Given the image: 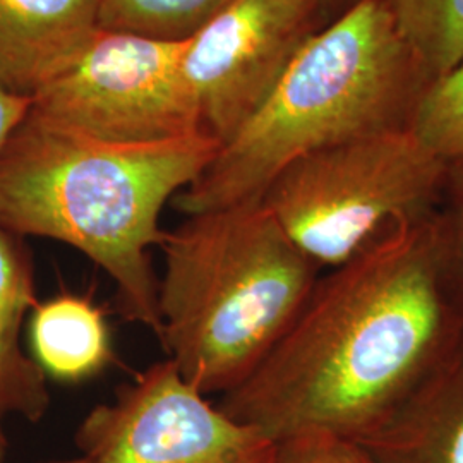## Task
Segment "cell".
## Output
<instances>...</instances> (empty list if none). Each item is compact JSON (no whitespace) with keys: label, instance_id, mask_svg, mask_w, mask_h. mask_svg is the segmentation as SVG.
<instances>
[{"label":"cell","instance_id":"9a60e30c","mask_svg":"<svg viewBox=\"0 0 463 463\" xmlns=\"http://www.w3.org/2000/svg\"><path fill=\"white\" fill-rule=\"evenodd\" d=\"M409 129L443 162L463 158V59L426 86L415 103Z\"/></svg>","mask_w":463,"mask_h":463},{"label":"cell","instance_id":"d6986e66","mask_svg":"<svg viewBox=\"0 0 463 463\" xmlns=\"http://www.w3.org/2000/svg\"><path fill=\"white\" fill-rule=\"evenodd\" d=\"M447 196L449 201L463 203V158L448 164Z\"/></svg>","mask_w":463,"mask_h":463},{"label":"cell","instance_id":"e0dca14e","mask_svg":"<svg viewBox=\"0 0 463 463\" xmlns=\"http://www.w3.org/2000/svg\"><path fill=\"white\" fill-rule=\"evenodd\" d=\"M275 463H376L357 443L307 432L277 443Z\"/></svg>","mask_w":463,"mask_h":463},{"label":"cell","instance_id":"7402d4cb","mask_svg":"<svg viewBox=\"0 0 463 463\" xmlns=\"http://www.w3.org/2000/svg\"><path fill=\"white\" fill-rule=\"evenodd\" d=\"M49 463H93L90 458H86V457H78V458H71V460H57V462H49Z\"/></svg>","mask_w":463,"mask_h":463},{"label":"cell","instance_id":"8fae6325","mask_svg":"<svg viewBox=\"0 0 463 463\" xmlns=\"http://www.w3.org/2000/svg\"><path fill=\"white\" fill-rule=\"evenodd\" d=\"M32 256L23 237L0 225V417L38 422L49 412V378L21 347V330L36 306Z\"/></svg>","mask_w":463,"mask_h":463},{"label":"cell","instance_id":"9c48e42d","mask_svg":"<svg viewBox=\"0 0 463 463\" xmlns=\"http://www.w3.org/2000/svg\"><path fill=\"white\" fill-rule=\"evenodd\" d=\"M99 0H0V86L33 99L99 30Z\"/></svg>","mask_w":463,"mask_h":463},{"label":"cell","instance_id":"ba28073f","mask_svg":"<svg viewBox=\"0 0 463 463\" xmlns=\"http://www.w3.org/2000/svg\"><path fill=\"white\" fill-rule=\"evenodd\" d=\"M317 17L311 0H231L187 38L184 80L201 129L229 141L265 103Z\"/></svg>","mask_w":463,"mask_h":463},{"label":"cell","instance_id":"44dd1931","mask_svg":"<svg viewBox=\"0 0 463 463\" xmlns=\"http://www.w3.org/2000/svg\"><path fill=\"white\" fill-rule=\"evenodd\" d=\"M5 453H7V439L4 436V430L0 428V463H5Z\"/></svg>","mask_w":463,"mask_h":463},{"label":"cell","instance_id":"ac0fdd59","mask_svg":"<svg viewBox=\"0 0 463 463\" xmlns=\"http://www.w3.org/2000/svg\"><path fill=\"white\" fill-rule=\"evenodd\" d=\"M33 99L23 97L0 86V153L21 122L32 110Z\"/></svg>","mask_w":463,"mask_h":463},{"label":"cell","instance_id":"30bf717a","mask_svg":"<svg viewBox=\"0 0 463 463\" xmlns=\"http://www.w3.org/2000/svg\"><path fill=\"white\" fill-rule=\"evenodd\" d=\"M359 447L376 463H463V335Z\"/></svg>","mask_w":463,"mask_h":463},{"label":"cell","instance_id":"2e32d148","mask_svg":"<svg viewBox=\"0 0 463 463\" xmlns=\"http://www.w3.org/2000/svg\"><path fill=\"white\" fill-rule=\"evenodd\" d=\"M434 235L448 298L463 321V203L449 201L434 215Z\"/></svg>","mask_w":463,"mask_h":463},{"label":"cell","instance_id":"277c9868","mask_svg":"<svg viewBox=\"0 0 463 463\" xmlns=\"http://www.w3.org/2000/svg\"><path fill=\"white\" fill-rule=\"evenodd\" d=\"M158 248V338L204 397L265 361L321 277L261 201L187 215Z\"/></svg>","mask_w":463,"mask_h":463},{"label":"cell","instance_id":"8992f818","mask_svg":"<svg viewBox=\"0 0 463 463\" xmlns=\"http://www.w3.org/2000/svg\"><path fill=\"white\" fill-rule=\"evenodd\" d=\"M185 43L99 28L72 64L34 95L32 112L110 143L204 133L184 80Z\"/></svg>","mask_w":463,"mask_h":463},{"label":"cell","instance_id":"7c38bea8","mask_svg":"<svg viewBox=\"0 0 463 463\" xmlns=\"http://www.w3.org/2000/svg\"><path fill=\"white\" fill-rule=\"evenodd\" d=\"M30 342L34 363L59 383L91 380L114 361L107 316L83 294L38 300L30 315Z\"/></svg>","mask_w":463,"mask_h":463},{"label":"cell","instance_id":"6da1fadb","mask_svg":"<svg viewBox=\"0 0 463 463\" xmlns=\"http://www.w3.org/2000/svg\"><path fill=\"white\" fill-rule=\"evenodd\" d=\"M462 335L434 216L400 225L317 279L292 326L218 409L275 443L307 432L359 443Z\"/></svg>","mask_w":463,"mask_h":463},{"label":"cell","instance_id":"3957f363","mask_svg":"<svg viewBox=\"0 0 463 463\" xmlns=\"http://www.w3.org/2000/svg\"><path fill=\"white\" fill-rule=\"evenodd\" d=\"M430 76L384 0H359L298 49L258 112L174 198L184 215L260 201L300 156L409 128Z\"/></svg>","mask_w":463,"mask_h":463},{"label":"cell","instance_id":"52a82bcc","mask_svg":"<svg viewBox=\"0 0 463 463\" xmlns=\"http://www.w3.org/2000/svg\"><path fill=\"white\" fill-rule=\"evenodd\" d=\"M93 463H275L277 443L232 419L166 359L84 415L74 434Z\"/></svg>","mask_w":463,"mask_h":463},{"label":"cell","instance_id":"5bb4252c","mask_svg":"<svg viewBox=\"0 0 463 463\" xmlns=\"http://www.w3.org/2000/svg\"><path fill=\"white\" fill-rule=\"evenodd\" d=\"M231 0H99V28L184 42Z\"/></svg>","mask_w":463,"mask_h":463},{"label":"cell","instance_id":"7a4b0ae2","mask_svg":"<svg viewBox=\"0 0 463 463\" xmlns=\"http://www.w3.org/2000/svg\"><path fill=\"white\" fill-rule=\"evenodd\" d=\"M218 148L206 133L145 145L101 141L30 110L0 153V225L83 252L114 281L124 317L158 335L151 249L165 232L160 216Z\"/></svg>","mask_w":463,"mask_h":463},{"label":"cell","instance_id":"4fadbf2b","mask_svg":"<svg viewBox=\"0 0 463 463\" xmlns=\"http://www.w3.org/2000/svg\"><path fill=\"white\" fill-rule=\"evenodd\" d=\"M430 81L463 59V0H384Z\"/></svg>","mask_w":463,"mask_h":463},{"label":"cell","instance_id":"5b68a950","mask_svg":"<svg viewBox=\"0 0 463 463\" xmlns=\"http://www.w3.org/2000/svg\"><path fill=\"white\" fill-rule=\"evenodd\" d=\"M447 168L409 128H400L300 156L260 201L319 269H331L400 225L436 215L447 194Z\"/></svg>","mask_w":463,"mask_h":463},{"label":"cell","instance_id":"ffe728a7","mask_svg":"<svg viewBox=\"0 0 463 463\" xmlns=\"http://www.w3.org/2000/svg\"><path fill=\"white\" fill-rule=\"evenodd\" d=\"M311 2L315 4L316 9L321 14L323 11H328L331 7H340V5H345V11H347L348 7H352L359 0H311Z\"/></svg>","mask_w":463,"mask_h":463}]
</instances>
